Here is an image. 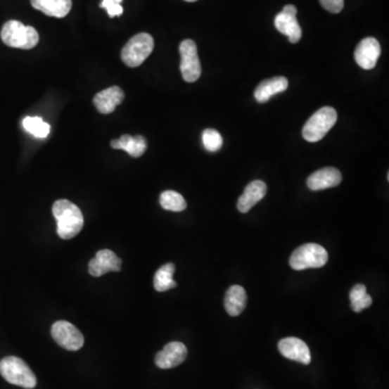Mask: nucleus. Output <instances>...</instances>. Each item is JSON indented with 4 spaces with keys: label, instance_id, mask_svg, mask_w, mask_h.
<instances>
[{
    "label": "nucleus",
    "instance_id": "1",
    "mask_svg": "<svg viewBox=\"0 0 389 389\" xmlns=\"http://www.w3.org/2000/svg\"><path fill=\"white\" fill-rule=\"evenodd\" d=\"M52 213L58 224V235L70 241L77 236L84 227V215L79 208L66 199H60L53 203Z\"/></svg>",
    "mask_w": 389,
    "mask_h": 389
},
{
    "label": "nucleus",
    "instance_id": "2",
    "mask_svg": "<svg viewBox=\"0 0 389 389\" xmlns=\"http://www.w3.org/2000/svg\"><path fill=\"white\" fill-rule=\"evenodd\" d=\"M0 37L8 47L30 50L37 46L39 35L33 26H26L19 21H8L1 28Z\"/></svg>",
    "mask_w": 389,
    "mask_h": 389
},
{
    "label": "nucleus",
    "instance_id": "3",
    "mask_svg": "<svg viewBox=\"0 0 389 389\" xmlns=\"http://www.w3.org/2000/svg\"><path fill=\"white\" fill-rule=\"evenodd\" d=\"M0 374L10 384L26 389L37 385V378L31 368L18 357L9 356L0 362Z\"/></svg>",
    "mask_w": 389,
    "mask_h": 389
},
{
    "label": "nucleus",
    "instance_id": "4",
    "mask_svg": "<svg viewBox=\"0 0 389 389\" xmlns=\"http://www.w3.org/2000/svg\"><path fill=\"white\" fill-rule=\"evenodd\" d=\"M338 120V114L333 108H320L312 115L303 128V138L307 142L315 143L322 140Z\"/></svg>",
    "mask_w": 389,
    "mask_h": 389
},
{
    "label": "nucleus",
    "instance_id": "5",
    "mask_svg": "<svg viewBox=\"0 0 389 389\" xmlns=\"http://www.w3.org/2000/svg\"><path fill=\"white\" fill-rule=\"evenodd\" d=\"M328 259V252L322 245L306 243L292 253L289 264L295 271H304L307 268L322 267L326 265Z\"/></svg>",
    "mask_w": 389,
    "mask_h": 389
},
{
    "label": "nucleus",
    "instance_id": "6",
    "mask_svg": "<svg viewBox=\"0 0 389 389\" xmlns=\"http://www.w3.org/2000/svg\"><path fill=\"white\" fill-rule=\"evenodd\" d=\"M154 50V39L147 33L133 36L122 51V60L129 68H138L144 63Z\"/></svg>",
    "mask_w": 389,
    "mask_h": 389
},
{
    "label": "nucleus",
    "instance_id": "7",
    "mask_svg": "<svg viewBox=\"0 0 389 389\" xmlns=\"http://www.w3.org/2000/svg\"><path fill=\"white\" fill-rule=\"evenodd\" d=\"M181 54V72L185 82H195L201 75V65L195 42L186 39L179 44Z\"/></svg>",
    "mask_w": 389,
    "mask_h": 389
},
{
    "label": "nucleus",
    "instance_id": "8",
    "mask_svg": "<svg viewBox=\"0 0 389 389\" xmlns=\"http://www.w3.org/2000/svg\"><path fill=\"white\" fill-rule=\"evenodd\" d=\"M51 334L58 345L70 352H76L84 346L82 332L70 322L60 320L52 326Z\"/></svg>",
    "mask_w": 389,
    "mask_h": 389
},
{
    "label": "nucleus",
    "instance_id": "9",
    "mask_svg": "<svg viewBox=\"0 0 389 389\" xmlns=\"http://www.w3.org/2000/svg\"><path fill=\"white\" fill-rule=\"evenodd\" d=\"M298 9L295 6L287 5L275 18V26L282 35L287 36L292 44H296L302 38V28L296 19Z\"/></svg>",
    "mask_w": 389,
    "mask_h": 389
},
{
    "label": "nucleus",
    "instance_id": "10",
    "mask_svg": "<svg viewBox=\"0 0 389 389\" xmlns=\"http://www.w3.org/2000/svg\"><path fill=\"white\" fill-rule=\"evenodd\" d=\"M122 260L114 252L108 249L100 250L89 263V273L94 277H101L110 272L122 271Z\"/></svg>",
    "mask_w": 389,
    "mask_h": 389
},
{
    "label": "nucleus",
    "instance_id": "11",
    "mask_svg": "<svg viewBox=\"0 0 389 389\" xmlns=\"http://www.w3.org/2000/svg\"><path fill=\"white\" fill-rule=\"evenodd\" d=\"M381 56V46L376 38L368 37L359 42L355 50V60L364 70L376 68Z\"/></svg>",
    "mask_w": 389,
    "mask_h": 389
},
{
    "label": "nucleus",
    "instance_id": "12",
    "mask_svg": "<svg viewBox=\"0 0 389 389\" xmlns=\"http://www.w3.org/2000/svg\"><path fill=\"white\" fill-rule=\"evenodd\" d=\"M280 354L290 360L302 364H310L312 362L310 350L304 340L298 338H286L278 344Z\"/></svg>",
    "mask_w": 389,
    "mask_h": 389
},
{
    "label": "nucleus",
    "instance_id": "13",
    "mask_svg": "<svg viewBox=\"0 0 389 389\" xmlns=\"http://www.w3.org/2000/svg\"><path fill=\"white\" fill-rule=\"evenodd\" d=\"M187 357V348L183 343L172 342L165 346L161 352L156 355L155 362L160 369H172L185 362Z\"/></svg>",
    "mask_w": 389,
    "mask_h": 389
},
{
    "label": "nucleus",
    "instance_id": "14",
    "mask_svg": "<svg viewBox=\"0 0 389 389\" xmlns=\"http://www.w3.org/2000/svg\"><path fill=\"white\" fill-rule=\"evenodd\" d=\"M340 182H342V173L338 169L328 167L310 174L307 179V186L312 191H324V189L338 186Z\"/></svg>",
    "mask_w": 389,
    "mask_h": 389
},
{
    "label": "nucleus",
    "instance_id": "15",
    "mask_svg": "<svg viewBox=\"0 0 389 389\" xmlns=\"http://www.w3.org/2000/svg\"><path fill=\"white\" fill-rule=\"evenodd\" d=\"M267 193V186L263 181H252L247 185L241 198L238 199V210L241 213H247L254 205L262 200Z\"/></svg>",
    "mask_w": 389,
    "mask_h": 389
},
{
    "label": "nucleus",
    "instance_id": "16",
    "mask_svg": "<svg viewBox=\"0 0 389 389\" xmlns=\"http://www.w3.org/2000/svg\"><path fill=\"white\" fill-rule=\"evenodd\" d=\"M125 98V94L119 87H110L96 94L94 104L96 110L102 114H110L115 108L122 104Z\"/></svg>",
    "mask_w": 389,
    "mask_h": 389
},
{
    "label": "nucleus",
    "instance_id": "17",
    "mask_svg": "<svg viewBox=\"0 0 389 389\" xmlns=\"http://www.w3.org/2000/svg\"><path fill=\"white\" fill-rule=\"evenodd\" d=\"M289 87V82L283 76H278L271 79H266L262 82L254 91V98L259 103H265L269 101L272 96L286 91Z\"/></svg>",
    "mask_w": 389,
    "mask_h": 389
},
{
    "label": "nucleus",
    "instance_id": "18",
    "mask_svg": "<svg viewBox=\"0 0 389 389\" xmlns=\"http://www.w3.org/2000/svg\"><path fill=\"white\" fill-rule=\"evenodd\" d=\"M32 6L48 17L61 19L72 9V0H31Z\"/></svg>",
    "mask_w": 389,
    "mask_h": 389
},
{
    "label": "nucleus",
    "instance_id": "19",
    "mask_svg": "<svg viewBox=\"0 0 389 389\" xmlns=\"http://www.w3.org/2000/svg\"><path fill=\"white\" fill-rule=\"evenodd\" d=\"M110 146L114 149H122L131 157L139 158L146 152L147 143L143 136H131L125 134L117 140H113Z\"/></svg>",
    "mask_w": 389,
    "mask_h": 389
},
{
    "label": "nucleus",
    "instance_id": "20",
    "mask_svg": "<svg viewBox=\"0 0 389 389\" xmlns=\"http://www.w3.org/2000/svg\"><path fill=\"white\" fill-rule=\"evenodd\" d=\"M247 292L241 286H231L225 295V310L229 316L241 315L247 305Z\"/></svg>",
    "mask_w": 389,
    "mask_h": 389
},
{
    "label": "nucleus",
    "instance_id": "21",
    "mask_svg": "<svg viewBox=\"0 0 389 389\" xmlns=\"http://www.w3.org/2000/svg\"><path fill=\"white\" fill-rule=\"evenodd\" d=\"M174 264L168 263L161 266L155 274L154 287L156 291L165 292L177 287V282L173 280L174 275Z\"/></svg>",
    "mask_w": 389,
    "mask_h": 389
},
{
    "label": "nucleus",
    "instance_id": "22",
    "mask_svg": "<svg viewBox=\"0 0 389 389\" xmlns=\"http://www.w3.org/2000/svg\"><path fill=\"white\" fill-rule=\"evenodd\" d=\"M350 303L355 312H362L372 305V298L366 292V286L356 284L350 293Z\"/></svg>",
    "mask_w": 389,
    "mask_h": 389
},
{
    "label": "nucleus",
    "instance_id": "23",
    "mask_svg": "<svg viewBox=\"0 0 389 389\" xmlns=\"http://www.w3.org/2000/svg\"><path fill=\"white\" fill-rule=\"evenodd\" d=\"M159 201L165 210L173 211V212H181V211H184L187 207L184 197L174 191H163Z\"/></svg>",
    "mask_w": 389,
    "mask_h": 389
},
{
    "label": "nucleus",
    "instance_id": "24",
    "mask_svg": "<svg viewBox=\"0 0 389 389\" xmlns=\"http://www.w3.org/2000/svg\"><path fill=\"white\" fill-rule=\"evenodd\" d=\"M23 127L35 138L44 139L49 136V124L44 122L40 117H25L23 119Z\"/></svg>",
    "mask_w": 389,
    "mask_h": 389
},
{
    "label": "nucleus",
    "instance_id": "25",
    "mask_svg": "<svg viewBox=\"0 0 389 389\" xmlns=\"http://www.w3.org/2000/svg\"><path fill=\"white\" fill-rule=\"evenodd\" d=\"M203 144L208 152L215 153L221 149L223 138L215 129H207L203 132Z\"/></svg>",
    "mask_w": 389,
    "mask_h": 389
},
{
    "label": "nucleus",
    "instance_id": "26",
    "mask_svg": "<svg viewBox=\"0 0 389 389\" xmlns=\"http://www.w3.org/2000/svg\"><path fill=\"white\" fill-rule=\"evenodd\" d=\"M122 0H103L101 8L108 11L110 18L120 17L124 13V8L122 7Z\"/></svg>",
    "mask_w": 389,
    "mask_h": 389
},
{
    "label": "nucleus",
    "instance_id": "27",
    "mask_svg": "<svg viewBox=\"0 0 389 389\" xmlns=\"http://www.w3.org/2000/svg\"><path fill=\"white\" fill-rule=\"evenodd\" d=\"M320 5L331 13H340L344 8V0H319Z\"/></svg>",
    "mask_w": 389,
    "mask_h": 389
},
{
    "label": "nucleus",
    "instance_id": "28",
    "mask_svg": "<svg viewBox=\"0 0 389 389\" xmlns=\"http://www.w3.org/2000/svg\"><path fill=\"white\" fill-rule=\"evenodd\" d=\"M185 1H189V3H193V1H197V0H185Z\"/></svg>",
    "mask_w": 389,
    "mask_h": 389
}]
</instances>
